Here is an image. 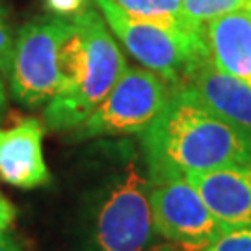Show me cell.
<instances>
[{
    "mask_svg": "<svg viewBox=\"0 0 251 251\" xmlns=\"http://www.w3.org/2000/svg\"><path fill=\"white\" fill-rule=\"evenodd\" d=\"M140 136L149 179L251 162V132L216 116L188 86L171 88L160 116Z\"/></svg>",
    "mask_w": 251,
    "mask_h": 251,
    "instance_id": "cell-1",
    "label": "cell"
},
{
    "mask_svg": "<svg viewBox=\"0 0 251 251\" xmlns=\"http://www.w3.org/2000/svg\"><path fill=\"white\" fill-rule=\"evenodd\" d=\"M73 19V30L62 49L60 90L45 106L50 130H76L104 100L126 69L125 56L93 8Z\"/></svg>",
    "mask_w": 251,
    "mask_h": 251,
    "instance_id": "cell-2",
    "label": "cell"
},
{
    "mask_svg": "<svg viewBox=\"0 0 251 251\" xmlns=\"http://www.w3.org/2000/svg\"><path fill=\"white\" fill-rule=\"evenodd\" d=\"M108 28L145 69H151L171 84L182 86L201 60L210 58L205 36H190L180 30L132 17L114 0H95Z\"/></svg>",
    "mask_w": 251,
    "mask_h": 251,
    "instance_id": "cell-3",
    "label": "cell"
},
{
    "mask_svg": "<svg viewBox=\"0 0 251 251\" xmlns=\"http://www.w3.org/2000/svg\"><path fill=\"white\" fill-rule=\"evenodd\" d=\"M73 19L45 15L32 19L15 36L9 67L11 97L28 108L47 106L60 90L62 49Z\"/></svg>",
    "mask_w": 251,
    "mask_h": 251,
    "instance_id": "cell-4",
    "label": "cell"
},
{
    "mask_svg": "<svg viewBox=\"0 0 251 251\" xmlns=\"http://www.w3.org/2000/svg\"><path fill=\"white\" fill-rule=\"evenodd\" d=\"M171 95V84L145 67H128L104 100L76 128L78 140L99 136L142 134Z\"/></svg>",
    "mask_w": 251,
    "mask_h": 251,
    "instance_id": "cell-5",
    "label": "cell"
},
{
    "mask_svg": "<svg viewBox=\"0 0 251 251\" xmlns=\"http://www.w3.org/2000/svg\"><path fill=\"white\" fill-rule=\"evenodd\" d=\"M149 179L134 160L106 190L95 220L99 251H144L154 242Z\"/></svg>",
    "mask_w": 251,
    "mask_h": 251,
    "instance_id": "cell-6",
    "label": "cell"
},
{
    "mask_svg": "<svg viewBox=\"0 0 251 251\" xmlns=\"http://www.w3.org/2000/svg\"><path fill=\"white\" fill-rule=\"evenodd\" d=\"M149 199L156 233L188 251H203L224 233L198 190L180 175L149 179Z\"/></svg>",
    "mask_w": 251,
    "mask_h": 251,
    "instance_id": "cell-7",
    "label": "cell"
},
{
    "mask_svg": "<svg viewBox=\"0 0 251 251\" xmlns=\"http://www.w3.org/2000/svg\"><path fill=\"white\" fill-rule=\"evenodd\" d=\"M222 231L251 229V162L184 175Z\"/></svg>",
    "mask_w": 251,
    "mask_h": 251,
    "instance_id": "cell-8",
    "label": "cell"
},
{
    "mask_svg": "<svg viewBox=\"0 0 251 251\" xmlns=\"http://www.w3.org/2000/svg\"><path fill=\"white\" fill-rule=\"evenodd\" d=\"M45 126L36 117H23L0 128V179L9 186L32 190L50 182L43 154Z\"/></svg>",
    "mask_w": 251,
    "mask_h": 251,
    "instance_id": "cell-9",
    "label": "cell"
},
{
    "mask_svg": "<svg viewBox=\"0 0 251 251\" xmlns=\"http://www.w3.org/2000/svg\"><path fill=\"white\" fill-rule=\"evenodd\" d=\"M182 86H188L216 116L251 132V86L248 82L227 75L206 58L190 71Z\"/></svg>",
    "mask_w": 251,
    "mask_h": 251,
    "instance_id": "cell-10",
    "label": "cell"
},
{
    "mask_svg": "<svg viewBox=\"0 0 251 251\" xmlns=\"http://www.w3.org/2000/svg\"><path fill=\"white\" fill-rule=\"evenodd\" d=\"M210 60L227 75L251 86V11L240 9L210 21L205 26Z\"/></svg>",
    "mask_w": 251,
    "mask_h": 251,
    "instance_id": "cell-11",
    "label": "cell"
},
{
    "mask_svg": "<svg viewBox=\"0 0 251 251\" xmlns=\"http://www.w3.org/2000/svg\"><path fill=\"white\" fill-rule=\"evenodd\" d=\"M114 2L132 17L180 30L190 36H205V26L194 25L182 13L180 0H114Z\"/></svg>",
    "mask_w": 251,
    "mask_h": 251,
    "instance_id": "cell-12",
    "label": "cell"
},
{
    "mask_svg": "<svg viewBox=\"0 0 251 251\" xmlns=\"http://www.w3.org/2000/svg\"><path fill=\"white\" fill-rule=\"evenodd\" d=\"M182 2V13L198 26H206L210 21L240 11L250 9L251 0H180Z\"/></svg>",
    "mask_w": 251,
    "mask_h": 251,
    "instance_id": "cell-13",
    "label": "cell"
},
{
    "mask_svg": "<svg viewBox=\"0 0 251 251\" xmlns=\"http://www.w3.org/2000/svg\"><path fill=\"white\" fill-rule=\"evenodd\" d=\"M203 251H251V229L225 231Z\"/></svg>",
    "mask_w": 251,
    "mask_h": 251,
    "instance_id": "cell-14",
    "label": "cell"
},
{
    "mask_svg": "<svg viewBox=\"0 0 251 251\" xmlns=\"http://www.w3.org/2000/svg\"><path fill=\"white\" fill-rule=\"evenodd\" d=\"M13 47H15V36L11 34L8 21L0 9V76H8L13 58Z\"/></svg>",
    "mask_w": 251,
    "mask_h": 251,
    "instance_id": "cell-15",
    "label": "cell"
},
{
    "mask_svg": "<svg viewBox=\"0 0 251 251\" xmlns=\"http://www.w3.org/2000/svg\"><path fill=\"white\" fill-rule=\"evenodd\" d=\"M45 4L52 11V15L58 17H75L86 8H90L86 6V0H45Z\"/></svg>",
    "mask_w": 251,
    "mask_h": 251,
    "instance_id": "cell-16",
    "label": "cell"
},
{
    "mask_svg": "<svg viewBox=\"0 0 251 251\" xmlns=\"http://www.w3.org/2000/svg\"><path fill=\"white\" fill-rule=\"evenodd\" d=\"M17 218V208L0 192V233H6Z\"/></svg>",
    "mask_w": 251,
    "mask_h": 251,
    "instance_id": "cell-17",
    "label": "cell"
},
{
    "mask_svg": "<svg viewBox=\"0 0 251 251\" xmlns=\"http://www.w3.org/2000/svg\"><path fill=\"white\" fill-rule=\"evenodd\" d=\"M0 251H23V248L17 238L6 231V233H0Z\"/></svg>",
    "mask_w": 251,
    "mask_h": 251,
    "instance_id": "cell-18",
    "label": "cell"
},
{
    "mask_svg": "<svg viewBox=\"0 0 251 251\" xmlns=\"http://www.w3.org/2000/svg\"><path fill=\"white\" fill-rule=\"evenodd\" d=\"M6 104H8V97H6V88H4V82L0 76V123H2V117L6 112Z\"/></svg>",
    "mask_w": 251,
    "mask_h": 251,
    "instance_id": "cell-19",
    "label": "cell"
}]
</instances>
